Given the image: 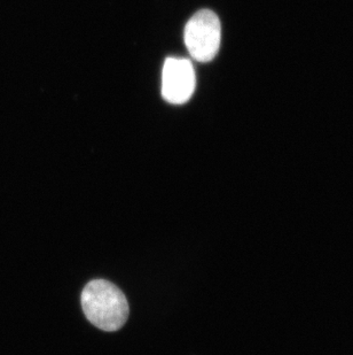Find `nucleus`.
Returning a JSON list of instances; mask_svg holds the SVG:
<instances>
[{"label": "nucleus", "mask_w": 353, "mask_h": 355, "mask_svg": "<svg viewBox=\"0 0 353 355\" xmlns=\"http://www.w3.org/2000/svg\"><path fill=\"white\" fill-rule=\"evenodd\" d=\"M80 300L87 320L104 331H116L129 318V304L123 292L105 279L90 282Z\"/></svg>", "instance_id": "1"}, {"label": "nucleus", "mask_w": 353, "mask_h": 355, "mask_svg": "<svg viewBox=\"0 0 353 355\" xmlns=\"http://www.w3.org/2000/svg\"><path fill=\"white\" fill-rule=\"evenodd\" d=\"M221 40V26L210 10H199L185 28V44L195 60L208 62L216 57Z\"/></svg>", "instance_id": "2"}, {"label": "nucleus", "mask_w": 353, "mask_h": 355, "mask_svg": "<svg viewBox=\"0 0 353 355\" xmlns=\"http://www.w3.org/2000/svg\"><path fill=\"white\" fill-rule=\"evenodd\" d=\"M195 71L187 59L169 58L164 62L162 74V94L168 103L185 104L195 90Z\"/></svg>", "instance_id": "3"}]
</instances>
